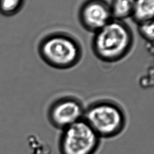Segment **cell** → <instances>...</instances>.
Returning a JSON list of instances; mask_svg holds the SVG:
<instances>
[{"instance_id": "cell-1", "label": "cell", "mask_w": 154, "mask_h": 154, "mask_svg": "<svg viewBox=\"0 0 154 154\" xmlns=\"http://www.w3.org/2000/svg\"><path fill=\"white\" fill-rule=\"evenodd\" d=\"M132 43L133 35L129 26L123 21L112 19L94 33L92 49L100 60L112 63L125 57Z\"/></svg>"}, {"instance_id": "cell-2", "label": "cell", "mask_w": 154, "mask_h": 154, "mask_svg": "<svg viewBox=\"0 0 154 154\" xmlns=\"http://www.w3.org/2000/svg\"><path fill=\"white\" fill-rule=\"evenodd\" d=\"M83 119L101 139L120 135L126 125V116L123 108L108 100H101L89 105L85 108Z\"/></svg>"}, {"instance_id": "cell-3", "label": "cell", "mask_w": 154, "mask_h": 154, "mask_svg": "<svg viewBox=\"0 0 154 154\" xmlns=\"http://www.w3.org/2000/svg\"><path fill=\"white\" fill-rule=\"evenodd\" d=\"M38 52L46 64L61 69L74 66L81 57L78 43L72 37L62 33L50 34L44 38L39 45Z\"/></svg>"}, {"instance_id": "cell-4", "label": "cell", "mask_w": 154, "mask_h": 154, "mask_svg": "<svg viewBox=\"0 0 154 154\" xmlns=\"http://www.w3.org/2000/svg\"><path fill=\"white\" fill-rule=\"evenodd\" d=\"M101 138L84 120L61 131L58 148L60 154H95Z\"/></svg>"}, {"instance_id": "cell-5", "label": "cell", "mask_w": 154, "mask_h": 154, "mask_svg": "<svg viewBox=\"0 0 154 154\" xmlns=\"http://www.w3.org/2000/svg\"><path fill=\"white\" fill-rule=\"evenodd\" d=\"M85 108L82 102L73 97H64L54 102L48 112L51 124L61 131L81 120Z\"/></svg>"}, {"instance_id": "cell-6", "label": "cell", "mask_w": 154, "mask_h": 154, "mask_svg": "<svg viewBox=\"0 0 154 154\" xmlns=\"http://www.w3.org/2000/svg\"><path fill=\"white\" fill-rule=\"evenodd\" d=\"M79 19L85 29L95 33L112 19L109 5L103 0H87L79 9Z\"/></svg>"}, {"instance_id": "cell-7", "label": "cell", "mask_w": 154, "mask_h": 154, "mask_svg": "<svg viewBox=\"0 0 154 154\" xmlns=\"http://www.w3.org/2000/svg\"><path fill=\"white\" fill-rule=\"evenodd\" d=\"M135 0H112L109 5L113 19L123 21L132 16Z\"/></svg>"}, {"instance_id": "cell-8", "label": "cell", "mask_w": 154, "mask_h": 154, "mask_svg": "<svg viewBox=\"0 0 154 154\" xmlns=\"http://www.w3.org/2000/svg\"><path fill=\"white\" fill-rule=\"evenodd\" d=\"M132 17L138 24L154 19V0H135Z\"/></svg>"}, {"instance_id": "cell-9", "label": "cell", "mask_w": 154, "mask_h": 154, "mask_svg": "<svg viewBox=\"0 0 154 154\" xmlns=\"http://www.w3.org/2000/svg\"><path fill=\"white\" fill-rule=\"evenodd\" d=\"M25 0H0V13L11 16L18 13L23 7Z\"/></svg>"}, {"instance_id": "cell-10", "label": "cell", "mask_w": 154, "mask_h": 154, "mask_svg": "<svg viewBox=\"0 0 154 154\" xmlns=\"http://www.w3.org/2000/svg\"><path fill=\"white\" fill-rule=\"evenodd\" d=\"M138 32L147 41L154 42V19L139 23Z\"/></svg>"}]
</instances>
